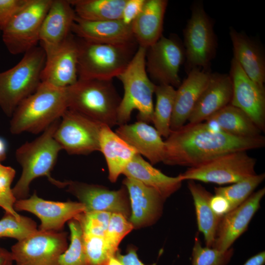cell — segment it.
Here are the masks:
<instances>
[{
	"label": "cell",
	"instance_id": "cell-39",
	"mask_svg": "<svg viewBox=\"0 0 265 265\" xmlns=\"http://www.w3.org/2000/svg\"><path fill=\"white\" fill-rule=\"evenodd\" d=\"M15 174L16 171L14 168L3 165L0 162V207L5 210L6 213L20 219L21 215L14 208L17 200L11 187Z\"/></svg>",
	"mask_w": 265,
	"mask_h": 265
},
{
	"label": "cell",
	"instance_id": "cell-28",
	"mask_svg": "<svg viewBox=\"0 0 265 265\" xmlns=\"http://www.w3.org/2000/svg\"><path fill=\"white\" fill-rule=\"evenodd\" d=\"M100 151L103 154L107 166L108 179L115 182L125 168L137 154L136 151L111 128L104 125L100 136Z\"/></svg>",
	"mask_w": 265,
	"mask_h": 265
},
{
	"label": "cell",
	"instance_id": "cell-33",
	"mask_svg": "<svg viewBox=\"0 0 265 265\" xmlns=\"http://www.w3.org/2000/svg\"><path fill=\"white\" fill-rule=\"evenodd\" d=\"M265 178V173L256 174L230 186L215 187V194L221 195L226 198L230 203L232 210L244 202Z\"/></svg>",
	"mask_w": 265,
	"mask_h": 265
},
{
	"label": "cell",
	"instance_id": "cell-25",
	"mask_svg": "<svg viewBox=\"0 0 265 265\" xmlns=\"http://www.w3.org/2000/svg\"><path fill=\"white\" fill-rule=\"evenodd\" d=\"M229 34L233 47V58L254 82L264 86L265 57L263 49L245 34L231 27Z\"/></svg>",
	"mask_w": 265,
	"mask_h": 265
},
{
	"label": "cell",
	"instance_id": "cell-34",
	"mask_svg": "<svg viewBox=\"0 0 265 265\" xmlns=\"http://www.w3.org/2000/svg\"><path fill=\"white\" fill-rule=\"evenodd\" d=\"M70 244L60 256L58 265H87L84 249L83 232L79 221L70 220Z\"/></svg>",
	"mask_w": 265,
	"mask_h": 265
},
{
	"label": "cell",
	"instance_id": "cell-43",
	"mask_svg": "<svg viewBox=\"0 0 265 265\" xmlns=\"http://www.w3.org/2000/svg\"><path fill=\"white\" fill-rule=\"evenodd\" d=\"M210 206L213 212L220 217H222L231 210L227 199L219 194H215L212 196Z\"/></svg>",
	"mask_w": 265,
	"mask_h": 265
},
{
	"label": "cell",
	"instance_id": "cell-19",
	"mask_svg": "<svg viewBox=\"0 0 265 265\" xmlns=\"http://www.w3.org/2000/svg\"><path fill=\"white\" fill-rule=\"evenodd\" d=\"M130 200L129 218L133 228H140L155 223L161 215L165 200L156 189L129 177L123 182Z\"/></svg>",
	"mask_w": 265,
	"mask_h": 265
},
{
	"label": "cell",
	"instance_id": "cell-5",
	"mask_svg": "<svg viewBox=\"0 0 265 265\" xmlns=\"http://www.w3.org/2000/svg\"><path fill=\"white\" fill-rule=\"evenodd\" d=\"M67 91L68 109L110 128L118 125L121 98L111 80L78 79Z\"/></svg>",
	"mask_w": 265,
	"mask_h": 265
},
{
	"label": "cell",
	"instance_id": "cell-16",
	"mask_svg": "<svg viewBox=\"0 0 265 265\" xmlns=\"http://www.w3.org/2000/svg\"><path fill=\"white\" fill-rule=\"evenodd\" d=\"M14 208L16 211H25L35 214L41 221L38 230L47 231H60L67 221L85 210L80 202L47 200L38 197L36 192L28 198L17 200Z\"/></svg>",
	"mask_w": 265,
	"mask_h": 265
},
{
	"label": "cell",
	"instance_id": "cell-23",
	"mask_svg": "<svg viewBox=\"0 0 265 265\" xmlns=\"http://www.w3.org/2000/svg\"><path fill=\"white\" fill-rule=\"evenodd\" d=\"M115 132L151 164L162 162L164 141L158 131L148 123L137 121L131 124L121 125Z\"/></svg>",
	"mask_w": 265,
	"mask_h": 265
},
{
	"label": "cell",
	"instance_id": "cell-6",
	"mask_svg": "<svg viewBox=\"0 0 265 265\" xmlns=\"http://www.w3.org/2000/svg\"><path fill=\"white\" fill-rule=\"evenodd\" d=\"M46 58L43 49L36 46L14 66L0 72V108L7 117L39 86Z\"/></svg>",
	"mask_w": 265,
	"mask_h": 265
},
{
	"label": "cell",
	"instance_id": "cell-42",
	"mask_svg": "<svg viewBox=\"0 0 265 265\" xmlns=\"http://www.w3.org/2000/svg\"><path fill=\"white\" fill-rule=\"evenodd\" d=\"M145 0H126L121 20L126 25H131L140 13Z\"/></svg>",
	"mask_w": 265,
	"mask_h": 265
},
{
	"label": "cell",
	"instance_id": "cell-46",
	"mask_svg": "<svg viewBox=\"0 0 265 265\" xmlns=\"http://www.w3.org/2000/svg\"><path fill=\"white\" fill-rule=\"evenodd\" d=\"M13 263L10 252L0 247V265H13Z\"/></svg>",
	"mask_w": 265,
	"mask_h": 265
},
{
	"label": "cell",
	"instance_id": "cell-12",
	"mask_svg": "<svg viewBox=\"0 0 265 265\" xmlns=\"http://www.w3.org/2000/svg\"><path fill=\"white\" fill-rule=\"evenodd\" d=\"M185 60V48L178 37L162 36L147 49L146 71L156 85L166 84L178 88L182 82L179 70Z\"/></svg>",
	"mask_w": 265,
	"mask_h": 265
},
{
	"label": "cell",
	"instance_id": "cell-10",
	"mask_svg": "<svg viewBox=\"0 0 265 265\" xmlns=\"http://www.w3.org/2000/svg\"><path fill=\"white\" fill-rule=\"evenodd\" d=\"M246 152L237 151L219 156L189 167L179 176L182 181H199L218 185L236 183L256 174V159Z\"/></svg>",
	"mask_w": 265,
	"mask_h": 265
},
{
	"label": "cell",
	"instance_id": "cell-4",
	"mask_svg": "<svg viewBox=\"0 0 265 265\" xmlns=\"http://www.w3.org/2000/svg\"><path fill=\"white\" fill-rule=\"evenodd\" d=\"M147 49L138 46L126 68L117 77L122 83L124 95L117 114V124H127L131 114L137 110L138 121L152 122L153 95L156 84L149 78L146 69Z\"/></svg>",
	"mask_w": 265,
	"mask_h": 265
},
{
	"label": "cell",
	"instance_id": "cell-41",
	"mask_svg": "<svg viewBox=\"0 0 265 265\" xmlns=\"http://www.w3.org/2000/svg\"><path fill=\"white\" fill-rule=\"evenodd\" d=\"M28 0H0V29Z\"/></svg>",
	"mask_w": 265,
	"mask_h": 265
},
{
	"label": "cell",
	"instance_id": "cell-44",
	"mask_svg": "<svg viewBox=\"0 0 265 265\" xmlns=\"http://www.w3.org/2000/svg\"><path fill=\"white\" fill-rule=\"evenodd\" d=\"M115 256L123 265H144L139 259L136 249L134 248H130L125 255L116 253Z\"/></svg>",
	"mask_w": 265,
	"mask_h": 265
},
{
	"label": "cell",
	"instance_id": "cell-11",
	"mask_svg": "<svg viewBox=\"0 0 265 265\" xmlns=\"http://www.w3.org/2000/svg\"><path fill=\"white\" fill-rule=\"evenodd\" d=\"M104 125L68 108L60 119L54 138L68 154L87 155L100 151V133Z\"/></svg>",
	"mask_w": 265,
	"mask_h": 265
},
{
	"label": "cell",
	"instance_id": "cell-48",
	"mask_svg": "<svg viewBox=\"0 0 265 265\" xmlns=\"http://www.w3.org/2000/svg\"></svg>",
	"mask_w": 265,
	"mask_h": 265
},
{
	"label": "cell",
	"instance_id": "cell-21",
	"mask_svg": "<svg viewBox=\"0 0 265 265\" xmlns=\"http://www.w3.org/2000/svg\"><path fill=\"white\" fill-rule=\"evenodd\" d=\"M71 32L80 39L91 43L126 44L136 42L131 25L121 20L90 21L76 16Z\"/></svg>",
	"mask_w": 265,
	"mask_h": 265
},
{
	"label": "cell",
	"instance_id": "cell-32",
	"mask_svg": "<svg viewBox=\"0 0 265 265\" xmlns=\"http://www.w3.org/2000/svg\"><path fill=\"white\" fill-rule=\"evenodd\" d=\"M156 103L152 122L161 136L168 137L171 132V121L174 108L176 89L169 85H156Z\"/></svg>",
	"mask_w": 265,
	"mask_h": 265
},
{
	"label": "cell",
	"instance_id": "cell-38",
	"mask_svg": "<svg viewBox=\"0 0 265 265\" xmlns=\"http://www.w3.org/2000/svg\"><path fill=\"white\" fill-rule=\"evenodd\" d=\"M87 265H107L113 256L106 244L104 237L83 234Z\"/></svg>",
	"mask_w": 265,
	"mask_h": 265
},
{
	"label": "cell",
	"instance_id": "cell-47",
	"mask_svg": "<svg viewBox=\"0 0 265 265\" xmlns=\"http://www.w3.org/2000/svg\"><path fill=\"white\" fill-rule=\"evenodd\" d=\"M107 265H123L115 255L114 256L111 257L110 259L107 264Z\"/></svg>",
	"mask_w": 265,
	"mask_h": 265
},
{
	"label": "cell",
	"instance_id": "cell-18",
	"mask_svg": "<svg viewBox=\"0 0 265 265\" xmlns=\"http://www.w3.org/2000/svg\"><path fill=\"white\" fill-rule=\"evenodd\" d=\"M265 194V187L253 192L242 204L221 217L213 248L225 251L232 247L234 242L247 229Z\"/></svg>",
	"mask_w": 265,
	"mask_h": 265
},
{
	"label": "cell",
	"instance_id": "cell-20",
	"mask_svg": "<svg viewBox=\"0 0 265 265\" xmlns=\"http://www.w3.org/2000/svg\"><path fill=\"white\" fill-rule=\"evenodd\" d=\"M76 16L69 0H53L39 34V42L46 56L61 46L72 33Z\"/></svg>",
	"mask_w": 265,
	"mask_h": 265
},
{
	"label": "cell",
	"instance_id": "cell-7",
	"mask_svg": "<svg viewBox=\"0 0 265 265\" xmlns=\"http://www.w3.org/2000/svg\"><path fill=\"white\" fill-rule=\"evenodd\" d=\"M79 41V80H111L126 68L138 48L136 42L106 44Z\"/></svg>",
	"mask_w": 265,
	"mask_h": 265
},
{
	"label": "cell",
	"instance_id": "cell-3",
	"mask_svg": "<svg viewBox=\"0 0 265 265\" xmlns=\"http://www.w3.org/2000/svg\"><path fill=\"white\" fill-rule=\"evenodd\" d=\"M67 88H57L41 82L14 111L10 122V132L38 134L60 119L68 108Z\"/></svg>",
	"mask_w": 265,
	"mask_h": 265
},
{
	"label": "cell",
	"instance_id": "cell-26",
	"mask_svg": "<svg viewBox=\"0 0 265 265\" xmlns=\"http://www.w3.org/2000/svg\"><path fill=\"white\" fill-rule=\"evenodd\" d=\"M166 0H145L139 14L131 25L138 46L148 49L162 36Z\"/></svg>",
	"mask_w": 265,
	"mask_h": 265
},
{
	"label": "cell",
	"instance_id": "cell-9",
	"mask_svg": "<svg viewBox=\"0 0 265 265\" xmlns=\"http://www.w3.org/2000/svg\"><path fill=\"white\" fill-rule=\"evenodd\" d=\"M213 27L212 20L205 12L202 3H194L191 17L184 30L187 73L194 69L208 70L211 61L215 57L217 40Z\"/></svg>",
	"mask_w": 265,
	"mask_h": 265
},
{
	"label": "cell",
	"instance_id": "cell-15",
	"mask_svg": "<svg viewBox=\"0 0 265 265\" xmlns=\"http://www.w3.org/2000/svg\"><path fill=\"white\" fill-rule=\"evenodd\" d=\"M229 76L233 86L230 104L244 111L262 131L265 130V89L252 80L233 58Z\"/></svg>",
	"mask_w": 265,
	"mask_h": 265
},
{
	"label": "cell",
	"instance_id": "cell-17",
	"mask_svg": "<svg viewBox=\"0 0 265 265\" xmlns=\"http://www.w3.org/2000/svg\"><path fill=\"white\" fill-rule=\"evenodd\" d=\"M79 41L71 33L54 52L46 56L41 75L42 82L66 88L78 80Z\"/></svg>",
	"mask_w": 265,
	"mask_h": 265
},
{
	"label": "cell",
	"instance_id": "cell-8",
	"mask_svg": "<svg viewBox=\"0 0 265 265\" xmlns=\"http://www.w3.org/2000/svg\"><path fill=\"white\" fill-rule=\"evenodd\" d=\"M52 1L28 0L0 29L3 42L11 54H24L37 46L41 26Z\"/></svg>",
	"mask_w": 265,
	"mask_h": 265
},
{
	"label": "cell",
	"instance_id": "cell-37",
	"mask_svg": "<svg viewBox=\"0 0 265 265\" xmlns=\"http://www.w3.org/2000/svg\"><path fill=\"white\" fill-rule=\"evenodd\" d=\"M133 229L129 219L124 215L111 213L104 239L107 248L113 256L116 255L122 240Z\"/></svg>",
	"mask_w": 265,
	"mask_h": 265
},
{
	"label": "cell",
	"instance_id": "cell-1",
	"mask_svg": "<svg viewBox=\"0 0 265 265\" xmlns=\"http://www.w3.org/2000/svg\"><path fill=\"white\" fill-rule=\"evenodd\" d=\"M164 144L163 163L192 167L228 153L263 148L265 138L234 136L203 122L171 131Z\"/></svg>",
	"mask_w": 265,
	"mask_h": 265
},
{
	"label": "cell",
	"instance_id": "cell-35",
	"mask_svg": "<svg viewBox=\"0 0 265 265\" xmlns=\"http://www.w3.org/2000/svg\"><path fill=\"white\" fill-rule=\"evenodd\" d=\"M37 230L35 222L27 217L21 216L18 219L5 212L0 219V238H12L20 241Z\"/></svg>",
	"mask_w": 265,
	"mask_h": 265
},
{
	"label": "cell",
	"instance_id": "cell-31",
	"mask_svg": "<svg viewBox=\"0 0 265 265\" xmlns=\"http://www.w3.org/2000/svg\"><path fill=\"white\" fill-rule=\"evenodd\" d=\"M76 16L90 21L121 20L126 0H69Z\"/></svg>",
	"mask_w": 265,
	"mask_h": 265
},
{
	"label": "cell",
	"instance_id": "cell-2",
	"mask_svg": "<svg viewBox=\"0 0 265 265\" xmlns=\"http://www.w3.org/2000/svg\"><path fill=\"white\" fill-rule=\"evenodd\" d=\"M60 119L52 123L36 139L26 142L16 150V159L22 168V174L12 188L16 200L27 198L31 182L39 177H47L52 184L57 187L66 186L67 181L56 180L51 174L58 154L62 150L54 138Z\"/></svg>",
	"mask_w": 265,
	"mask_h": 265
},
{
	"label": "cell",
	"instance_id": "cell-29",
	"mask_svg": "<svg viewBox=\"0 0 265 265\" xmlns=\"http://www.w3.org/2000/svg\"><path fill=\"white\" fill-rule=\"evenodd\" d=\"M187 187L193 200L198 230L204 236L206 246L212 247L222 217L212 211L210 206L212 195L203 186L189 180Z\"/></svg>",
	"mask_w": 265,
	"mask_h": 265
},
{
	"label": "cell",
	"instance_id": "cell-45",
	"mask_svg": "<svg viewBox=\"0 0 265 265\" xmlns=\"http://www.w3.org/2000/svg\"><path fill=\"white\" fill-rule=\"evenodd\" d=\"M265 252L261 251L249 258L242 265H264Z\"/></svg>",
	"mask_w": 265,
	"mask_h": 265
},
{
	"label": "cell",
	"instance_id": "cell-36",
	"mask_svg": "<svg viewBox=\"0 0 265 265\" xmlns=\"http://www.w3.org/2000/svg\"><path fill=\"white\" fill-rule=\"evenodd\" d=\"M234 254L231 247L221 251L213 247H204L195 237L191 254L192 265H227Z\"/></svg>",
	"mask_w": 265,
	"mask_h": 265
},
{
	"label": "cell",
	"instance_id": "cell-13",
	"mask_svg": "<svg viewBox=\"0 0 265 265\" xmlns=\"http://www.w3.org/2000/svg\"><path fill=\"white\" fill-rule=\"evenodd\" d=\"M67 248L66 233L37 230L13 245L10 253L16 265H58Z\"/></svg>",
	"mask_w": 265,
	"mask_h": 265
},
{
	"label": "cell",
	"instance_id": "cell-27",
	"mask_svg": "<svg viewBox=\"0 0 265 265\" xmlns=\"http://www.w3.org/2000/svg\"><path fill=\"white\" fill-rule=\"evenodd\" d=\"M123 174L156 189L165 199L178 190L183 182L179 175H165L138 154L128 163Z\"/></svg>",
	"mask_w": 265,
	"mask_h": 265
},
{
	"label": "cell",
	"instance_id": "cell-22",
	"mask_svg": "<svg viewBox=\"0 0 265 265\" xmlns=\"http://www.w3.org/2000/svg\"><path fill=\"white\" fill-rule=\"evenodd\" d=\"M211 73L208 70L194 69L176 90L170 129L176 131L184 125L191 115L206 87Z\"/></svg>",
	"mask_w": 265,
	"mask_h": 265
},
{
	"label": "cell",
	"instance_id": "cell-24",
	"mask_svg": "<svg viewBox=\"0 0 265 265\" xmlns=\"http://www.w3.org/2000/svg\"><path fill=\"white\" fill-rule=\"evenodd\" d=\"M233 86L229 75L211 73L209 82L190 115L189 123H198L230 104Z\"/></svg>",
	"mask_w": 265,
	"mask_h": 265
},
{
	"label": "cell",
	"instance_id": "cell-30",
	"mask_svg": "<svg viewBox=\"0 0 265 265\" xmlns=\"http://www.w3.org/2000/svg\"><path fill=\"white\" fill-rule=\"evenodd\" d=\"M206 122L228 134L242 137L261 135L262 131L241 109L227 105L209 118Z\"/></svg>",
	"mask_w": 265,
	"mask_h": 265
},
{
	"label": "cell",
	"instance_id": "cell-40",
	"mask_svg": "<svg viewBox=\"0 0 265 265\" xmlns=\"http://www.w3.org/2000/svg\"><path fill=\"white\" fill-rule=\"evenodd\" d=\"M111 215L105 212H84L75 218L79 221L83 234L104 237Z\"/></svg>",
	"mask_w": 265,
	"mask_h": 265
},
{
	"label": "cell",
	"instance_id": "cell-14",
	"mask_svg": "<svg viewBox=\"0 0 265 265\" xmlns=\"http://www.w3.org/2000/svg\"><path fill=\"white\" fill-rule=\"evenodd\" d=\"M66 187L83 204L85 212H105L121 214L128 219L130 217V200L125 186L111 190L100 185L67 181Z\"/></svg>",
	"mask_w": 265,
	"mask_h": 265
}]
</instances>
